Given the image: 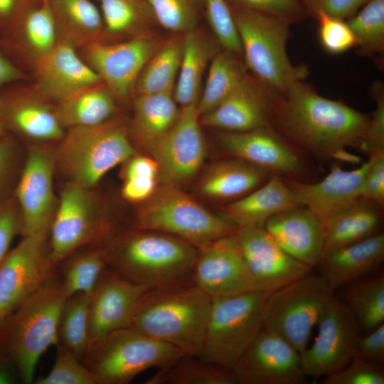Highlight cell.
<instances>
[{"label": "cell", "mask_w": 384, "mask_h": 384, "mask_svg": "<svg viewBox=\"0 0 384 384\" xmlns=\"http://www.w3.org/2000/svg\"><path fill=\"white\" fill-rule=\"evenodd\" d=\"M369 117L341 101L319 95L303 80L291 85L275 107L271 127L319 160L359 162L347 148H359Z\"/></svg>", "instance_id": "6da1fadb"}, {"label": "cell", "mask_w": 384, "mask_h": 384, "mask_svg": "<svg viewBox=\"0 0 384 384\" xmlns=\"http://www.w3.org/2000/svg\"><path fill=\"white\" fill-rule=\"evenodd\" d=\"M103 250L110 270L148 289L191 282L198 252L179 238L141 229L111 240Z\"/></svg>", "instance_id": "7a4b0ae2"}, {"label": "cell", "mask_w": 384, "mask_h": 384, "mask_svg": "<svg viewBox=\"0 0 384 384\" xmlns=\"http://www.w3.org/2000/svg\"><path fill=\"white\" fill-rule=\"evenodd\" d=\"M211 299L191 282L147 289L129 328L171 344L185 356H198Z\"/></svg>", "instance_id": "3957f363"}, {"label": "cell", "mask_w": 384, "mask_h": 384, "mask_svg": "<svg viewBox=\"0 0 384 384\" xmlns=\"http://www.w3.org/2000/svg\"><path fill=\"white\" fill-rule=\"evenodd\" d=\"M66 298L56 272L2 321L0 348L14 362L23 383H33L41 357L58 343V322Z\"/></svg>", "instance_id": "277c9868"}, {"label": "cell", "mask_w": 384, "mask_h": 384, "mask_svg": "<svg viewBox=\"0 0 384 384\" xmlns=\"http://www.w3.org/2000/svg\"><path fill=\"white\" fill-rule=\"evenodd\" d=\"M229 6L245 63L254 76L279 94L294 83L304 80L307 68L293 65L287 53L291 23L258 11Z\"/></svg>", "instance_id": "5b68a950"}, {"label": "cell", "mask_w": 384, "mask_h": 384, "mask_svg": "<svg viewBox=\"0 0 384 384\" xmlns=\"http://www.w3.org/2000/svg\"><path fill=\"white\" fill-rule=\"evenodd\" d=\"M137 229L179 238L197 249L233 234L238 228L209 211L178 186L160 183L137 213Z\"/></svg>", "instance_id": "8992f818"}, {"label": "cell", "mask_w": 384, "mask_h": 384, "mask_svg": "<svg viewBox=\"0 0 384 384\" xmlns=\"http://www.w3.org/2000/svg\"><path fill=\"white\" fill-rule=\"evenodd\" d=\"M183 356L171 344L125 328L90 342L81 362L98 384H127L139 373L165 368Z\"/></svg>", "instance_id": "52a82bcc"}, {"label": "cell", "mask_w": 384, "mask_h": 384, "mask_svg": "<svg viewBox=\"0 0 384 384\" xmlns=\"http://www.w3.org/2000/svg\"><path fill=\"white\" fill-rule=\"evenodd\" d=\"M270 294L252 290L211 299L198 357L232 370L264 327V308Z\"/></svg>", "instance_id": "ba28073f"}, {"label": "cell", "mask_w": 384, "mask_h": 384, "mask_svg": "<svg viewBox=\"0 0 384 384\" xmlns=\"http://www.w3.org/2000/svg\"><path fill=\"white\" fill-rule=\"evenodd\" d=\"M60 141L55 161L70 183L89 189L136 154L126 128L114 122L69 128Z\"/></svg>", "instance_id": "9c48e42d"}, {"label": "cell", "mask_w": 384, "mask_h": 384, "mask_svg": "<svg viewBox=\"0 0 384 384\" xmlns=\"http://www.w3.org/2000/svg\"><path fill=\"white\" fill-rule=\"evenodd\" d=\"M334 292L320 274H308L272 292L265 304L264 328L302 353Z\"/></svg>", "instance_id": "30bf717a"}, {"label": "cell", "mask_w": 384, "mask_h": 384, "mask_svg": "<svg viewBox=\"0 0 384 384\" xmlns=\"http://www.w3.org/2000/svg\"><path fill=\"white\" fill-rule=\"evenodd\" d=\"M112 224L95 210L89 188L70 183L63 190L50 226V252L58 265L75 250L109 240Z\"/></svg>", "instance_id": "8fae6325"}, {"label": "cell", "mask_w": 384, "mask_h": 384, "mask_svg": "<svg viewBox=\"0 0 384 384\" xmlns=\"http://www.w3.org/2000/svg\"><path fill=\"white\" fill-rule=\"evenodd\" d=\"M218 139L225 153L270 175L306 181L311 173L303 151L271 126L246 132L222 131Z\"/></svg>", "instance_id": "7c38bea8"}, {"label": "cell", "mask_w": 384, "mask_h": 384, "mask_svg": "<svg viewBox=\"0 0 384 384\" xmlns=\"http://www.w3.org/2000/svg\"><path fill=\"white\" fill-rule=\"evenodd\" d=\"M197 103L181 107L172 126L147 149L158 164L160 183L178 187L203 164L206 145Z\"/></svg>", "instance_id": "4fadbf2b"}, {"label": "cell", "mask_w": 384, "mask_h": 384, "mask_svg": "<svg viewBox=\"0 0 384 384\" xmlns=\"http://www.w3.org/2000/svg\"><path fill=\"white\" fill-rule=\"evenodd\" d=\"M317 325L314 343L300 353L306 376L319 378L344 368L356 356L358 325L346 303L334 297Z\"/></svg>", "instance_id": "5bb4252c"}, {"label": "cell", "mask_w": 384, "mask_h": 384, "mask_svg": "<svg viewBox=\"0 0 384 384\" xmlns=\"http://www.w3.org/2000/svg\"><path fill=\"white\" fill-rule=\"evenodd\" d=\"M225 239L241 256L256 290L272 293L312 269L286 253L263 227L238 228Z\"/></svg>", "instance_id": "9a60e30c"}, {"label": "cell", "mask_w": 384, "mask_h": 384, "mask_svg": "<svg viewBox=\"0 0 384 384\" xmlns=\"http://www.w3.org/2000/svg\"><path fill=\"white\" fill-rule=\"evenodd\" d=\"M46 235H25L0 265V320L56 272Z\"/></svg>", "instance_id": "2e32d148"}, {"label": "cell", "mask_w": 384, "mask_h": 384, "mask_svg": "<svg viewBox=\"0 0 384 384\" xmlns=\"http://www.w3.org/2000/svg\"><path fill=\"white\" fill-rule=\"evenodd\" d=\"M235 384H302L300 353L275 333L261 330L232 369Z\"/></svg>", "instance_id": "e0dca14e"}, {"label": "cell", "mask_w": 384, "mask_h": 384, "mask_svg": "<svg viewBox=\"0 0 384 384\" xmlns=\"http://www.w3.org/2000/svg\"><path fill=\"white\" fill-rule=\"evenodd\" d=\"M159 46L151 37L139 36L117 43L93 42L83 48L85 62L116 100H127L144 66Z\"/></svg>", "instance_id": "ac0fdd59"}, {"label": "cell", "mask_w": 384, "mask_h": 384, "mask_svg": "<svg viewBox=\"0 0 384 384\" xmlns=\"http://www.w3.org/2000/svg\"><path fill=\"white\" fill-rule=\"evenodd\" d=\"M55 162L47 148L33 147L28 153L16 192L23 236H48L50 232L57 208L53 187Z\"/></svg>", "instance_id": "d6986e66"}, {"label": "cell", "mask_w": 384, "mask_h": 384, "mask_svg": "<svg viewBox=\"0 0 384 384\" xmlns=\"http://www.w3.org/2000/svg\"><path fill=\"white\" fill-rule=\"evenodd\" d=\"M280 95L247 74L219 105L199 117L200 124L237 132L271 126Z\"/></svg>", "instance_id": "ffe728a7"}, {"label": "cell", "mask_w": 384, "mask_h": 384, "mask_svg": "<svg viewBox=\"0 0 384 384\" xmlns=\"http://www.w3.org/2000/svg\"><path fill=\"white\" fill-rule=\"evenodd\" d=\"M191 283L210 299L256 290L241 256L225 237L198 249Z\"/></svg>", "instance_id": "44dd1931"}, {"label": "cell", "mask_w": 384, "mask_h": 384, "mask_svg": "<svg viewBox=\"0 0 384 384\" xmlns=\"http://www.w3.org/2000/svg\"><path fill=\"white\" fill-rule=\"evenodd\" d=\"M77 48L58 41L34 64L35 92L57 103L102 82L95 71L77 53Z\"/></svg>", "instance_id": "7402d4cb"}, {"label": "cell", "mask_w": 384, "mask_h": 384, "mask_svg": "<svg viewBox=\"0 0 384 384\" xmlns=\"http://www.w3.org/2000/svg\"><path fill=\"white\" fill-rule=\"evenodd\" d=\"M147 289L107 268L90 294V342L114 331L129 328L137 306Z\"/></svg>", "instance_id": "603a6c76"}, {"label": "cell", "mask_w": 384, "mask_h": 384, "mask_svg": "<svg viewBox=\"0 0 384 384\" xmlns=\"http://www.w3.org/2000/svg\"><path fill=\"white\" fill-rule=\"evenodd\" d=\"M367 161L353 170L334 165L318 182L284 178L298 203L310 210L321 221L350 206L361 198Z\"/></svg>", "instance_id": "cb8c5ba5"}, {"label": "cell", "mask_w": 384, "mask_h": 384, "mask_svg": "<svg viewBox=\"0 0 384 384\" xmlns=\"http://www.w3.org/2000/svg\"><path fill=\"white\" fill-rule=\"evenodd\" d=\"M263 228L289 255L310 267L318 265L324 251L321 220L310 210L297 206L269 218Z\"/></svg>", "instance_id": "d4e9b609"}, {"label": "cell", "mask_w": 384, "mask_h": 384, "mask_svg": "<svg viewBox=\"0 0 384 384\" xmlns=\"http://www.w3.org/2000/svg\"><path fill=\"white\" fill-rule=\"evenodd\" d=\"M384 260V234L323 253L316 266L334 290L369 275Z\"/></svg>", "instance_id": "484cf974"}, {"label": "cell", "mask_w": 384, "mask_h": 384, "mask_svg": "<svg viewBox=\"0 0 384 384\" xmlns=\"http://www.w3.org/2000/svg\"><path fill=\"white\" fill-rule=\"evenodd\" d=\"M300 206L283 178L272 175L262 185L233 201L223 217L238 228L263 227L272 216Z\"/></svg>", "instance_id": "4316f807"}, {"label": "cell", "mask_w": 384, "mask_h": 384, "mask_svg": "<svg viewBox=\"0 0 384 384\" xmlns=\"http://www.w3.org/2000/svg\"><path fill=\"white\" fill-rule=\"evenodd\" d=\"M35 94L21 92L0 100V116L23 135L36 140H60L64 128L54 108Z\"/></svg>", "instance_id": "83f0119b"}, {"label": "cell", "mask_w": 384, "mask_h": 384, "mask_svg": "<svg viewBox=\"0 0 384 384\" xmlns=\"http://www.w3.org/2000/svg\"><path fill=\"white\" fill-rule=\"evenodd\" d=\"M383 211V208L360 198L322 220L324 233L323 253L380 233Z\"/></svg>", "instance_id": "f1b7e54d"}, {"label": "cell", "mask_w": 384, "mask_h": 384, "mask_svg": "<svg viewBox=\"0 0 384 384\" xmlns=\"http://www.w3.org/2000/svg\"><path fill=\"white\" fill-rule=\"evenodd\" d=\"M271 176L241 159L223 160L207 169L198 183V190L210 198L235 201L262 185Z\"/></svg>", "instance_id": "f546056e"}, {"label": "cell", "mask_w": 384, "mask_h": 384, "mask_svg": "<svg viewBox=\"0 0 384 384\" xmlns=\"http://www.w3.org/2000/svg\"><path fill=\"white\" fill-rule=\"evenodd\" d=\"M58 41L82 48L101 41L105 33L100 10L91 0H48Z\"/></svg>", "instance_id": "4dcf8cb0"}, {"label": "cell", "mask_w": 384, "mask_h": 384, "mask_svg": "<svg viewBox=\"0 0 384 384\" xmlns=\"http://www.w3.org/2000/svg\"><path fill=\"white\" fill-rule=\"evenodd\" d=\"M11 27L14 43L33 64L58 42L54 16L48 0H30Z\"/></svg>", "instance_id": "1f68e13d"}, {"label": "cell", "mask_w": 384, "mask_h": 384, "mask_svg": "<svg viewBox=\"0 0 384 384\" xmlns=\"http://www.w3.org/2000/svg\"><path fill=\"white\" fill-rule=\"evenodd\" d=\"M218 52L216 45L197 29L185 33L179 75L174 92L176 103L183 107L198 102L205 68Z\"/></svg>", "instance_id": "d6a6232c"}, {"label": "cell", "mask_w": 384, "mask_h": 384, "mask_svg": "<svg viewBox=\"0 0 384 384\" xmlns=\"http://www.w3.org/2000/svg\"><path fill=\"white\" fill-rule=\"evenodd\" d=\"M116 98L102 82L86 87L54 107L63 128L95 126L107 122L116 110Z\"/></svg>", "instance_id": "836d02e7"}, {"label": "cell", "mask_w": 384, "mask_h": 384, "mask_svg": "<svg viewBox=\"0 0 384 384\" xmlns=\"http://www.w3.org/2000/svg\"><path fill=\"white\" fill-rule=\"evenodd\" d=\"M172 92L137 95L134 102L133 133L148 149L174 124L179 110Z\"/></svg>", "instance_id": "e575fe53"}, {"label": "cell", "mask_w": 384, "mask_h": 384, "mask_svg": "<svg viewBox=\"0 0 384 384\" xmlns=\"http://www.w3.org/2000/svg\"><path fill=\"white\" fill-rule=\"evenodd\" d=\"M237 55L224 50L211 60L204 90L197 103L200 117L219 105L247 75L245 61Z\"/></svg>", "instance_id": "d590c367"}, {"label": "cell", "mask_w": 384, "mask_h": 384, "mask_svg": "<svg viewBox=\"0 0 384 384\" xmlns=\"http://www.w3.org/2000/svg\"><path fill=\"white\" fill-rule=\"evenodd\" d=\"M346 304L358 326L366 332L384 321L383 272L368 275L346 286Z\"/></svg>", "instance_id": "8d00e7d4"}, {"label": "cell", "mask_w": 384, "mask_h": 384, "mask_svg": "<svg viewBox=\"0 0 384 384\" xmlns=\"http://www.w3.org/2000/svg\"><path fill=\"white\" fill-rule=\"evenodd\" d=\"M182 38H174L159 47L148 60L137 80V95L172 92L179 71Z\"/></svg>", "instance_id": "74e56055"}, {"label": "cell", "mask_w": 384, "mask_h": 384, "mask_svg": "<svg viewBox=\"0 0 384 384\" xmlns=\"http://www.w3.org/2000/svg\"><path fill=\"white\" fill-rule=\"evenodd\" d=\"M90 294L78 292L68 297L58 322V343L81 361L90 343Z\"/></svg>", "instance_id": "f35d334b"}, {"label": "cell", "mask_w": 384, "mask_h": 384, "mask_svg": "<svg viewBox=\"0 0 384 384\" xmlns=\"http://www.w3.org/2000/svg\"><path fill=\"white\" fill-rule=\"evenodd\" d=\"M145 384H235L232 370L198 356H183L159 369Z\"/></svg>", "instance_id": "ab89813d"}, {"label": "cell", "mask_w": 384, "mask_h": 384, "mask_svg": "<svg viewBox=\"0 0 384 384\" xmlns=\"http://www.w3.org/2000/svg\"><path fill=\"white\" fill-rule=\"evenodd\" d=\"M58 265L61 268L57 274L67 297L78 292L91 294L107 268L103 248L75 250Z\"/></svg>", "instance_id": "60d3db41"}, {"label": "cell", "mask_w": 384, "mask_h": 384, "mask_svg": "<svg viewBox=\"0 0 384 384\" xmlns=\"http://www.w3.org/2000/svg\"><path fill=\"white\" fill-rule=\"evenodd\" d=\"M346 22L356 41L360 54L383 55L384 0H370Z\"/></svg>", "instance_id": "b9f144b4"}, {"label": "cell", "mask_w": 384, "mask_h": 384, "mask_svg": "<svg viewBox=\"0 0 384 384\" xmlns=\"http://www.w3.org/2000/svg\"><path fill=\"white\" fill-rule=\"evenodd\" d=\"M105 33L122 34L134 31L154 19L144 0H97Z\"/></svg>", "instance_id": "7bdbcfd3"}, {"label": "cell", "mask_w": 384, "mask_h": 384, "mask_svg": "<svg viewBox=\"0 0 384 384\" xmlns=\"http://www.w3.org/2000/svg\"><path fill=\"white\" fill-rule=\"evenodd\" d=\"M150 7L155 20L164 28L174 32L195 28L203 0H144Z\"/></svg>", "instance_id": "ee69618b"}, {"label": "cell", "mask_w": 384, "mask_h": 384, "mask_svg": "<svg viewBox=\"0 0 384 384\" xmlns=\"http://www.w3.org/2000/svg\"><path fill=\"white\" fill-rule=\"evenodd\" d=\"M56 356L52 368L37 384H98L95 375L75 356L57 343Z\"/></svg>", "instance_id": "f6af8a7d"}, {"label": "cell", "mask_w": 384, "mask_h": 384, "mask_svg": "<svg viewBox=\"0 0 384 384\" xmlns=\"http://www.w3.org/2000/svg\"><path fill=\"white\" fill-rule=\"evenodd\" d=\"M314 17L319 23L320 43L326 52L337 55L355 47V38L346 21L323 12Z\"/></svg>", "instance_id": "bcb514c9"}, {"label": "cell", "mask_w": 384, "mask_h": 384, "mask_svg": "<svg viewBox=\"0 0 384 384\" xmlns=\"http://www.w3.org/2000/svg\"><path fill=\"white\" fill-rule=\"evenodd\" d=\"M324 384H384L381 364L355 356L342 370L325 376Z\"/></svg>", "instance_id": "7dc6e473"}, {"label": "cell", "mask_w": 384, "mask_h": 384, "mask_svg": "<svg viewBox=\"0 0 384 384\" xmlns=\"http://www.w3.org/2000/svg\"><path fill=\"white\" fill-rule=\"evenodd\" d=\"M230 6H239L268 14L289 23L307 16L302 0H226Z\"/></svg>", "instance_id": "c3c4849f"}, {"label": "cell", "mask_w": 384, "mask_h": 384, "mask_svg": "<svg viewBox=\"0 0 384 384\" xmlns=\"http://www.w3.org/2000/svg\"><path fill=\"white\" fill-rule=\"evenodd\" d=\"M372 94L376 108L369 121L359 149L368 155L384 152V92L380 82L375 84Z\"/></svg>", "instance_id": "681fc988"}, {"label": "cell", "mask_w": 384, "mask_h": 384, "mask_svg": "<svg viewBox=\"0 0 384 384\" xmlns=\"http://www.w3.org/2000/svg\"><path fill=\"white\" fill-rule=\"evenodd\" d=\"M361 198L384 206V152L368 155Z\"/></svg>", "instance_id": "f907efd6"}, {"label": "cell", "mask_w": 384, "mask_h": 384, "mask_svg": "<svg viewBox=\"0 0 384 384\" xmlns=\"http://www.w3.org/2000/svg\"><path fill=\"white\" fill-rule=\"evenodd\" d=\"M370 0H302L307 15L323 12L341 19H348Z\"/></svg>", "instance_id": "816d5d0a"}, {"label": "cell", "mask_w": 384, "mask_h": 384, "mask_svg": "<svg viewBox=\"0 0 384 384\" xmlns=\"http://www.w3.org/2000/svg\"><path fill=\"white\" fill-rule=\"evenodd\" d=\"M22 232L20 212L8 201L0 205V265L9 252L14 237Z\"/></svg>", "instance_id": "f5cc1de1"}, {"label": "cell", "mask_w": 384, "mask_h": 384, "mask_svg": "<svg viewBox=\"0 0 384 384\" xmlns=\"http://www.w3.org/2000/svg\"><path fill=\"white\" fill-rule=\"evenodd\" d=\"M356 356L367 361L383 364L384 323L368 332L367 335L358 336Z\"/></svg>", "instance_id": "db71d44e"}, {"label": "cell", "mask_w": 384, "mask_h": 384, "mask_svg": "<svg viewBox=\"0 0 384 384\" xmlns=\"http://www.w3.org/2000/svg\"><path fill=\"white\" fill-rule=\"evenodd\" d=\"M157 178L134 177L124 180L122 188L123 197L129 201L142 203L147 200L157 186Z\"/></svg>", "instance_id": "11a10c76"}, {"label": "cell", "mask_w": 384, "mask_h": 384, "mask_svg": "<svg viewBox=\"0 0 384 384\" xmlns=\"http://www.w3.org/2000/svg\"><path fill=\"white\" fill-rule=\"evenodd\" d=\"M125 162L123 170L124 180L134 177L157 178L158 164L152 157L135 154Z\"/></svg>", "instance_id": "9f6ffc18"}, {"label": "cell", "mask_w": 384, "mask_h": 384, "mask_svg": "<svg viewBox=\"0 0 384 384\" xmlns=\"http://www.w3.org/2000/svg\"><path fill=\"white\" fill-rule=\"evenodd\" d=\"M30 0H0V27L12 25Z\"/></svg>", "instance_id": "6f0895ef"}, {"label": "cell", "mask_w": 384, "mask_h": 384, "mask_svg": "<svg viewBox=\"0 0 384 384\" xmlns=\"http://www.w3.org/2000/svg\"><path fill=\"white\" fill-rule=\"evenodd\" d=\"M24 78L21 70L0 52V87Z\"/></svg>", "instance_id": "680465c9"}, {"label": "cell", "mask_w": 384, "mask_h": 384, "mask_svg": "<svg viewBox=\"0 0 384 384\" xmlns=\"http://www.w3.org/2000/svg\"><path fill=\"white\" fill-rule=\"evenodd\" d=\"M21 381L18 369L12 359L0 348V384Z\"/></svg>", "instance_id": "91938a15"}, {"label": "cell", "mask_w": 384, "mask_h": 384, "mask_svg": "<svg viewBox=\"0 0 384 384\" xmlns=\"http://www.w3.org/2000/svg\"><path fill=\"white\" fill-rule=\"evenodd\" d=\"M13 156V146L8 140L0 139V186L10 166Z\"/></svg>", "instance_id": "94428289"}, {"label": "cell", "mask_w": 384, "mask_h": 384, "mask_svg": "<svg viewBox=\"0 0 384 384\" xmlns=\"http://www.w3.org/2000/svg\"><path fill=\"white\" fill-rule=\"evenodd\" d=\"M3 130H4L3 123H2V121L0 120V139H1V137H2V134H3Z\"/></svg>", "instance_id": "6125c7cd"}, {"label": "cell", "mask_w": 384, "mask_h": 384, "mask_svg": "<svg viewBox=\"0 0 384 384\" xmlns=\"http://www.w3.org/2000/svg\"><path fill=\"white\" fill-rule=\"evenodd\" d=\"M1 322H2V321L0 320V328H1Z\"/></svg>", "instance_id": "be15d7a7"}, {"label": "cell", "mask_w": 384, "mask_h": 384, "mask_svg": "<svg viewBox=\"0 0 384 384\" xmlns=\"http://www.w3.org/2000/svg\"><path fill=\"white\" fill-rule=\"evenodd\" d=\"M0 120H1V116H0Z\"/></svg>", "instance_id": "e7e4bbea"}]
</instances>
